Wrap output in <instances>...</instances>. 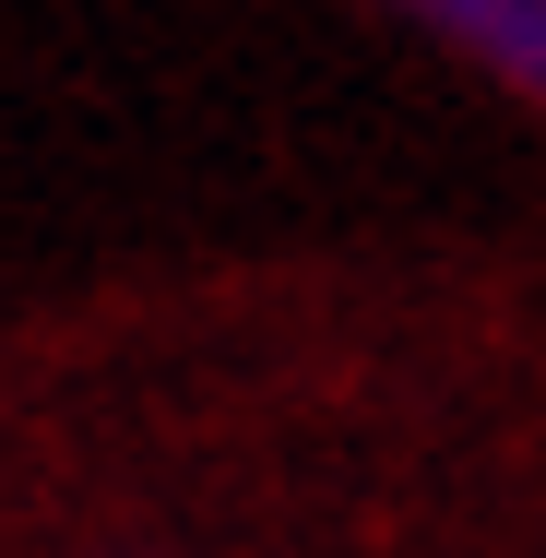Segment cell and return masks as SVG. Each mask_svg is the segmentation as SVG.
Segmentation results:
<instances>
[{"mask_svg":"<svg viewBox=\"0 0 546 558\" xmlns=\"http://www.w3.org/2000/svg\"><path fill=\"white\" fill-rule=\"evenodd\" d=\"M404 24H428L439 48H463L475 72H499L511 96L546 108V0H380Z\"/></svg>","mask_w":546,"mask_h":558,"instance_id":"1","label":"cell"}]
</instances>
